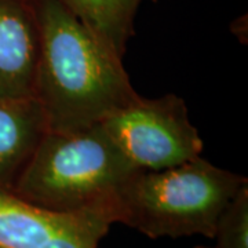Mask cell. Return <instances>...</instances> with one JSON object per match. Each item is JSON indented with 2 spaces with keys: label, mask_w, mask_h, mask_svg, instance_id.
<instances>
[{
  "label": "cell",
  "mask_w": 248,
  "mask_h": 248,
  "mask_svg": "<svg viewBox=\"0 0 248 248\" xmlns=\"http://www.w3.org/2000/svg\"><path fill=\"white\" fill-rule=\"evenodd\" d=\"M65 9L123 58L134 35V21L142 0H58Z\"/></svg>",
  "instance_id": "obj_8"
},
{
  "label": "cell",
  "mask_w": 248,
  "mask_h": 248,
  "mask_svg": "<svg viewBox=\"0 0 248 248\" xmlns=\"http://www.w3.org/2000/svg\"><path fill=\"white\" fill-rule=\"evenodd\" d=\"M116 146L138 170H164L202 156L203 140L185 101L175 94L138 97L102 122Z\"/></svg>",
  "instance_id": "obj_4"
},
{
  "label": "cell",
  "mask_w": 248,
  "mask_h": 248,
  "mask_svg": "<svg viewBox=\"0 0 248 248\" xmlns=\"http://www.w3.org/2000/svg\"><path fill=\"white\" fill-rule=\"evenodd\" d=\"M195 248H215V247H204V246H199V247H195Z\"/></svg>",
  "instance_id": "obj_10"
},
{
  "label": "cell",
  "mask_w": 248,
  "mask_h": 248,
  "mask_svg": "<svg viewBox=\"0 0 248 248\" xmlns=\"http://www.w3.org/2000/svg\"><path fill=\"white\" fill-rule=\"evenodd\" d=\"M215 248H248V184L241 186L218 218Z\"/></svg>",
  "instance_id": "obj_9"
},
{
  "label": "cell",
  "mask_w": 248,
  "mask_h": 248,
  "mask_svg": "<svg viewBox=\"0 0 248 248\" xmlns=\"http://www.w3.org/2000/svg\"><path fill=\"white\" fill-rule=\"evenodd\" d=\"M152 1H157V0H152Z\"/></svg>",
  "instance_id": "obj_11"
},
{
  "label": "cell",
  "mask_w": 248,
  "mask_h": 248,
  "mask_svg": "<svg viewBox=\"0 0 248 248\" xmlns=\"http://www.w3.org/2000/svg\"><path fill=\"white\" fill-rule=\"evenodd\" d=\"M46 133L45 115L35 97H0V192L11 193Z\"/></svg>",
  "instance_id": "obj_7"
},
{
  "label": "cell",
  "mask_w": 248,
  "mask_h": 248,
  "mask_svg": "<svg viewBox=\"0 0 248 248\" xmlns=\"http://www.w3.org/2000/svg\"><path fill=\"white\" fill-rule=\"evenodd\" d=\"M247 184L246 177L202 156L170 169L137 170L116 193L112 222L151 239L195 234L214 239L223 208Z\"/></svg>",
  "instance_id": "obj_3"
},
{
  "label": "cell",
  "mask_w": 248,
  "mask_h": 248,
  "mask_svg": "<svg viewBox=\"0 0 248 248\" xmlns=\"http://www.w3.org/2000/svg\"><path fill=\"white\" fill-rule=\"evenodd\" d=\"M39 53L32 0H0V97H33Z\"/></svg>",
  "instance_id": "obj_6"
},
{
  "label": "cell",
  "mask_w": 248,
  "mask_h": 248,
  "mask_svg": "<svg viewBox=\"0 0 248 248\" xmlns=\"http://www.w3.org/2000/svg\"><path fill=\"white\" fill-rule=\"evenodd\" d=\"M32 3L40 31L33 97L47 131L87 130L140 97L122 58L58 0Z\"/></svg>",
  "instance_id": "obj_1"
},
{
  "label": "cell",
  "mask_w": 248,
  "mask_h": 248,
  "mask_svg": "<svg viewBox=\"0 0 248 248\" xmlns=\"http://www.w3.org/2000/svg\"><path fill=\"white\" fill-rule=\"evenodd\" d=\"M102 123L78 133L47 131L11 195L63 214H93L110 225L116 193L137 171Z\"/></svg>",
  "instance_id": "obj_2"
},
{
  "label": "cell",
  "mask_w": 248,
  "mask_h": 248,
  "mask_svg": "<svg viewBox=\"0 0 248 248\" xmlns=\"http://www.w3.org/2000/svg\"><path fill=\"white\" fill-rule=\"evenodd\" d=\"M110 223L93 214H63L0 192V248H98Z\"/></svg>",
  "instance_id": "obj_5"
}]
</instances>
